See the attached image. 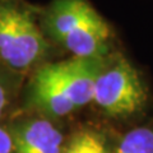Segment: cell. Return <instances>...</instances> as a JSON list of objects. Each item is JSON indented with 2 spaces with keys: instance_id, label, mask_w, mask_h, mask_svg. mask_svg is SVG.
<instances>
[{
  "instance_id": "1",
  "label": "cell",
  "mask_w": 153,
  "mask_h": 153,
  "mask_svg": "<svg viewBox=\"0 0 153 153\" xmlns=\"http://www.w3.org/2000/svg\"><path fill=\"white\" fill-rule=\"evenodd\" d=\"M38 19L49 41L73 56L103 57L115 51L112 27L89 0H51Z\"/></svg>"
},
{
  "instance_id": "2",
  "label": "cell",
  "mask_w": 153,
  "mask_h": 153,
  "mask_svg": "<svg viewBox=\"0 0 153 153\" xmlns=\"http://www.w3.org/2000/svg\"><path fill=\"white\" fill-rule=\"evenodd\" d=\"M51 44L38 14L21 0H0V59L14 69L40 63Z\"/></svg>"
},
{
  "instance_id": "3",
  "label": "cell",
  "mask_w": 153,
  "mask_h": 153,
  "mask_svg": "<svg viewBox=\"0 0 153 153\" xmlns=\"http://www.w3.org/2000/svg\"><path fill=\"white\" fill-rule=\"evenodd\" d=\"M92 101L108 116L128 119L144 110L148 89L130 60L114 51L96 79Z\"/></svg>"
},
{
  "instance_id": "4",
  "label": "cell",
  "mask_w": 153,
  "mask_h": 153,
  "mask_svg": "<svg viewBox=\"0 0 153 153\" xmlns=\"http://www.w3.org/2000/svg\"><path fill=\"white\" fill-rule=\"evenodd\" d=\"M110 55L103 57L73 56L71 59L59 61L61 79L75 108L92 102L96 79Z\"/></svg>"
},
{
  "instance_id": "5",
  "label": "cell",
  "mask_w": 153,
  "mask_h": 153,
  "mask_svg": "<svg viewBox=\"0 0 153 153\" xmlns=\"http://www.w3.org/2000/svg\"><path fill=\"white\" fill-rule=\"evenodd\" d=\"M31 97L33 103L50 116H65L76 110L61 79L59 63L41 66L32 80Z\"/></svg>"
},
{
  "instance_id": "6",
  "label": "cell",
  "mask_w": 153,
  "mask_h": 153,
  "mask_svg": "<svg viewBox=\"0 0 153 153\" xmlns=\"http://www.w3.org/2000/svg\"><path fill=\"white\" fill-rule=\"evenodd\" d=\"M10 137L14 153H61L63 134L47 120H27L14 128Z\"/></svg>"
},
{
  "instance_id": "7",
  "label": "cell",
  "mask_w": 153,
  "mask_h": 153,
  "mask_svg": "<svg viewBox=\"0 0 153 153\" xmlns=\"http://www.w3.org/2000/svg\"><path fill=\"white\" fill-rule=\"evenodd\" d=\"M114 153H153V128L138 126L129 130L117 143Z\"/></svg>"
},
{
  "instance_id": "8",
  "label": "cell",
  "mask_w": 153,
  "mask_h": 153,
  "mask_svg": "<svg viewBox=\"0 0 153 153\" xmlns=\"http://www.w3.org/2000/svg\"><path fill=\"white\" fill-rule=\"evenodd\" d=\"M61 153H108V149L102 135L92 130H84L76 133Z\"/></svg>"
},
{
  "instance_id": "9",
  "label": "cell",
  "mask_w": 153,
  "mask_h": 153,
  "mask_svg": "<svg viewBox=\"0 0 153 153\" xmlns=\"http://www.w3.org/2000/svg\"><path fill=\"white\" fill-rule=\"evenodd\" d=\"M0 153H14L10 134L3 128H0Z\"/></svg>"
},
{
  "instance_id": "10",
  "label": "cell",
  "mask_w": 153,
  "mask_h": 153,
  "mask_svg": "<svg viewBox=\"0 0 153 153\" xmlns=\"http://www.w3.org/2000/svg\"><path fill=\"white\" fill-rule=\"evenodd\" d=\"M5 103H7V96H5V89H4L3 84L0 83V116L3 114V110L5 107Z\"/></svg>"
}]
</instances>
